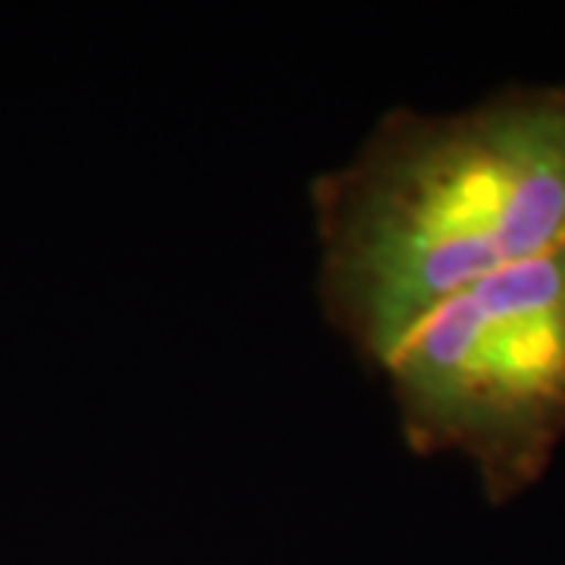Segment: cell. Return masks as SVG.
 Returning <instances> with one entry per match:
<instances>
[{"instance_id": "1", "label": "cell", "mask_w": 565, "mask_h": 565, "mask_svg": "<svg viewBox=\"0 0 565 565\" xmlns=\"http://www.w3.org/2000/svg\"><path fill=\"white\" fill-rule=\"evenodd\" d=\"M311 214L323 318L381 371L452 296L565 243V85L386 110Z\"/></svg>"}, {"instance_id": "2", "label": "cell", "mask_w": 565, "mask_h": 565, "mask_svg": "<svg viewBox=\"0 0 565 565\" xmlns=\"http://www.w3.org/2000/svg\"><path fill=\"white\" fill-rule=\"evenodd\" d=\"M405 444L452 452L503 505L565 440V243L427 315L381 367Z\"/></svg>"}]
</instances>
